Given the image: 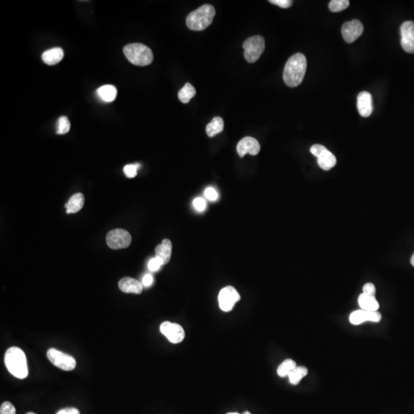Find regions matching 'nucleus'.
<instances>
[{
    "label": "nucleus",
    "instance_id": "obj_7",
    "mask_svg": "<svg viewBox=\"0 0 414 414\" xmlns=\"http://www.w3.org/2000/svg\"><path fill=\"white\" fill-rule=\"evenodd\" d=\"M310 151L317 158V164L324 171H329L337 164L335 156L329 151L324 146L314 144L310 147Z\"/></svg>",
    "mask_w": 414,
    "mask_h": 414
},
{
    "label": "nucleus",
    "instance_id": "obj_1",
    "mask_svg": "<svg viewBox=\"0 0 414 414\" xmlns=\"http://www.w3.org/2000/svg\"><path fill=\"white\" fill-rule=\"evenodd\" d=\"M307 60L302 53H296L289 58L285 66L283 79L286 86L295 88L301 85L306 75Z\"/></svg>",
    "mask_w": 414,
    "mask_h": 414
},
{
    "label": "nucleus",
    "instance_id": "obj_35",
    "mask_svg": "<svg viewBox=\"0 0 414 414\" xmlns=\"http://www.w3.org/2000/svg\"><path fill=\"white\" fill-rule=\"evenodd\" d=\"M56 414H80V412L76 408H69L60 410Z\"/></svg>",
    "mask_w": 414,
    "mask_h": 414
},
{
    "label": "nucleus",
    "instance_id": "obj_24",
    "mask_svg": "<svg viewBox=\"0 0 414 414\" xmlns=\"http://www.w3.org/2000/svg\"><path fill=\"white\" fill-rule=\"evenodd\" d=\"M308 374V369L306 367H296L292 372L289 374V382L293 385H297L299 384L302 379L305 378Z\"/></svg>",
    "mask_w": 414,
    "mask_h": 414
},
{
    "label": "nucleus",
    "instance_id": "obj_34",
    "mask_svg": "<svg viewBox=\"0 0 414 414\" xmlns=\"http://www.w3.org/2000/svg\"><path fill=\"white\" fill-rule=\"evenodd\" d=\"M363 293L368 296H374L376 293L375 286L372 283H367L363 287Z\"/></svg>",
    "mask_w": 414,
    "mask_h": 414
},
{
    "label": "nucleus",
    "instance_id": "obj_9",
    "mask_svg": "<svg viewBox=\"0 0 414 414\" xmlns=\"http://www.w3.org/2000/svg\"><path fill=\"white\" fill-rule=\"evenodd\" d=\"M240 300V296L235 288L226 286L223 288L218 296L219 308L225 312L232 310L234 306Z\"/></svg>",
    "mask_w": 414,
    "mask_h": 414
},
{
    "label": "nucleus",
    "instance_id": "obj_4",
    "mask_svg": "<svg viewBox=\"0 0 414 414\" xmlns=\"http://www.w3.org/2000/svg\"><path fill=\"white\" fill-rule=\"evenodd\" d=\"M127 60L137 66H146L152 63L154 55L147 45L141 43L129 44L123 49Z\"/></svg>",
    "mask_w": 414,
    "mask_h": 414
},
{
    "label": "nucleus",
    "instance_id": "obj_25",
    "mask_svg": "<svg viewBox=\"0 0 414 414\" xmlns=\"http://www.w3.org/2000/svg\"><path fill=\"white\" fill-rule=\"evenodd\" d=\"M296 363L293 360L286 359L279 365L278 368V375L281 378H285L289 375L292 371L296 368Z\"/></svg>",
    "mask_w": 414,
    "mask_h": 414
},
{
    "label": "nucleus",
    "instance_id": "obj_37",
    "mask_svg": "<svg viewBox=\"0 0 414 414\" xmlns=\"http://www.w3.org/2000/svg\"><path fill=\"white\" fill-rule=\"evenodd\" d=\"M411 264L414 267V254L413 255L412 258H411Z\"/></svg>",
    "mask_w": 414,
    "mask_h": 414
},
{
    "label": "nucleus",
    "instance_id": "obj_21",
    "mask_svg": "<svg viewBox=\"0 0 414 414\" xmlns=\"http://www.w3.org/2000/svg\"><path fill=\"white\" fill-rule=\"evenodd\" d=\"M97 95L101 100L105 102H112L117 97V89L112 85H105L102 86L97 90Z\"/></svg>",
    "mask_w": 414,
    "mask_h": 414
},
{
    "label": "nucleus",
    "instance_id": "obj_6",
    "mask_svg": "<svg viewBox=\"0 0 414 414\" xmlns=\"http://www.w3.org/2000/svg\"><path fill=\"white\" fill-rule=\"evenodd\" d=\"M47 357L52 364L65 371L75 369L76 361L72 356L65 354L59 350L50 348L47 352Z\"/></svg>",
    "mask_w": 414,
    "mask_h": 414
},
{
    "label": "nucleus",
    "instance_id": "obj_36",
    "mask_svg": "<svg viewBox=\"0 0 414 414\" xmlns=\"http://www.w3.org/2000/svg\"><path fill=\"white\" fill-rule=\"evenodd\" d=\"M153 281H154V279H153V276H151V275H146V276H144V277L143 278V286H145V287H148V286H150V285H152Z\"/></svg>",
    "mask_w": 414,
    "mask_h": 414
},
{
    "label": "nucleus",
    "instance_id": "obj_33",
    "mask_svg": "<svg viewBox=\"0 0 414 414\" xmlns=\"http://www.w3.org/2000/svg\"><path fill=\"white\" fill-rule=\"evenodd\" d=\"M269 2L279 5V7L282 8H289L291 5H293V1H291V0H270Z\"/></svg>",
    "mask_w": 414,
    "mask_h": 414
},
{
    "label": "nucleus",
    "instance_id": "obj_20",
    "mask_svg": "<svg viewBox=\"0 0 414 414\" xmlns=\"http://www.w3.org/2000/svg\"><path fill=\"white\" fill-rule=\"evenodd\" d=\"M358 304L362 310H370V311H377L379 309L378 303L375 296H368V295H360L358 298Z\"/></svg>",
    "mask_w": 414,
    "mask_h": 414
},
{
    "label": "nucleus",
    "instance_id": "obj_40",
    "mask_svg": "<svg viewBox=\"0 0 414 414\" xmlns=\"http://www.w3.org/2000/svg\"><path fill=\"white\" fill-rule=\"evenodd\" d=\"M35 414V413L29 412V413H28V414Z\"/></svg>",
    "mask_w": 414,
    "mask_h": 414
},
{
    "label": "nucleus",
    "instance_id": "obj_38",
    "mask_svg": "<svg viewBox=\"0 0 414 414\" xmlns=\"http://www.w3.org/2000/svg\"><path fill=\"white\" fill-rule=\"evenodd\" d=\"M227 414H239V413H236V412L232 413H232H228Z\"/></svg>",
    "mask_w": 414,
    "mask_h": 414
},
{
    "label": "nucleus",
    "instance_id": "obj_28",
    "mask_svg": "<svg viewBox=\"0 0 414 414\" xmlns=\"http://www.w3.org/2000/svg\"><path fill=\"white\" fill-rule=\"evenodd\" d=\"M140 164H127L124 167V173L128 178H134L137 176Z\"/></svg>",
    "mask_w": 414,
    "mask_h": 414
},
{
    "label": "nucleus",
    "instance_id": "obj_2",
    "mask_svg": "<svg viewBox=\"0 0 414 414\" xmlns=\"http://www.w3.org/2000/svg\"><path fill=\"white\" fill-rule=\"evenodd\" d=\"M5 367L8 372L18 379H25L29 374L26 356L20 348L10 347L5 354Z\"/></svg>",
    "mask_w": 414,
    "mask_h": 414
},
{
    "label": "nucleus",
    "instance_id": "obj_11",
    "mask_svg": "<svg viewBox=\"0 0 414 414\" xmlns=\"http://www.w3.org/2000/svg\"><path fill=\"white\" fill-rule=\"evenodd\" d=\"M364 32V25L357 19L345 22L341 28L343 38L347 43L355 42Z\"/></svg>",
    "mask_w": 414,
    "mask_h": 414
},
{
    "label": "nucleus",
    "instance_id": "obj_19",
    "mask_svg": "<svg viewBox=\"0 0 414 414\" xmlns=\"http://www.w3.org/2000/svg\"><path fill=\"white\" fill-rule=\"evenodd\" d=\"M85 204V197L83 194H75L71 197L69 202L65 204L66 212L68 214L75 213L80 211L83 208Z\"/></svg>",
    "mask_w": 414,
    "mask_h": 414
},
{
    "label": "nucleus",
    "instance_id": "obj_17",
    "mask_svg": "<svg viewBox=\"0 0 414 414\" xmlns=\"http://www.w3.org/2000/svg\"><path fill=\"white\" fill-rule=\"evenodd\" d=\"M156 257L162 260L164 265L167 264L172 255V243L170 239H164L155 249Z\"/></svg>",
    "mask_w": 414,
    "mask_h": 414
},
{
    "label": "nucleus",
    "instance_id": "obj_13",
    "mask_svg": "<svg viewBox=\"0 0 414 414\" xmlns=\"http://www.w3.org/2000/svg\"><path fill=\"white\" fill-rule=\"evenodd\" d=\"M381 320V313L377 311H370V310H357L351 313L350 315V321L354 325L362 324L365 321H374L379 322Z\"/></svg>",
    "mask_w": 414,
    "mask_h": 414
},
{
    "label": "nucleus",
    "instance_id": "obj_15",
    "mask_svg": "<svg viewBox=\"0 0 414 414\" xmlns=\"http://www.w3.org/2000/svg\"><path fill=\"white\" fill-rule=\"evenodd\" d=\"M357 110L361 116L368 117L372 114L373 100L372 96L368 92H362L357 96Z\"/></svg>",
    "mask_w": 414,
    "mask_h": 414
},
{
    "label": "nucleus",
    "instance_id": "obj_12",
    "mask_svg": "<svg viewBox=\"0 0 414 414\" xmlns=\"http://www.w3.org/2000/svg\"><path fill=\"white\" fill-rule=\"evenodd\" d=\"M401 45L408 53H414V22L407 21L401 27Z\"/></svg>",
    "mask_w": 414,
    "mask_h": 414
},
{
    "label": "nucleus",
    "instance_id": "obj_32",
    "mask_svg": "<svg viewBox=\"0 0 414 414\" xmlns=\"http://www.w3.org/2000/svg\"><path fill=\"white\" fill-rule=\"evenodd\" d=\"M194 208L197 209V211H199V212H203V211L205 210L206 207H207V204H206V201H204L203 198H196L194 201Z\"/></svg>",
    "mask_w": 414,
    "mask_h": 414
},
{
    "label": "nucleus",
    "instance_id": "obj_22",
    "mask_svg": "<svg viewBox=\"0 0 414 414\" xmlns=\"http://www.w3.org/2000/svg\"><path fill=\"white\" fill-rule=\"evenodd\" d=\"M224 128V121L222 117H215L212 119L209 124H207L206 127L207 135L212 137L217 134L222 132Z\"/></svg>",
    "mask_w": 414,
    "mask_h": 414
},
{
    "label": "nucleus",
    "instance_id": "obj_14",
    "mask_svg": "<svg viewBox=\"0 0 414 414\" xmlns=\"http://www.w3.org/2000/svg\"><path fill=\"white\" fill-rule=\"evenodd\" d=\"M260 144L256 139L253 137H246L242 138L237 144V152L241 157H243L246 154L251 155H257L260 151Z\"/></svg>",
    "mask_w": 414,
    "mask_h": 414
},
{
    "label": "nucleus",
    "instance_id": "obj_27",
    "mask_svg": "<svg viewBox=\"0 0 414 414\" xmlns=\"http://www.w3.org/2000/svg\"><path fill=\"white\" fill-rule=\"evenodd\" d=\"M71 128L70 121L66 116L59 117L57 123V134H65L69 132Z\"/></svg>",
    "mask_w": 414,
    "mask_h": 414
},
{
    "label": "nucleus",
    "instance_id": "obj_23",
    "mask_svg": "<svg viewBox=\"0 0 414 414\" xmlns=\"http://www.w3.org/2000/svg\"><path fill=\"white\" fill-rule=\"evenodd\" d=\"M196 96V89L191 83H186L185 86L178 93L179 100L182 103L187 104Z\"/></svg>",
    "mask_w": 414,
    "mask_h": 414
},
{
    "label": "nucleus",
    "instance_id": "obj_3",
    "mask_svg": "<svg viewBox=\"0 0 414 414\" xmlns=\"http://www.w3.org/2000/svg\"><path fill=\"white\" fill-rule=\"evenodd\" d=\"M215 15L214 7L209 4H206L187 15L186 20L187 27L191 30H204L211 25Z\"/></svg>",
    "mask_w": 414,
    "mask_h": 414
},
{
    "label": "nucleus",
    "instance_id": "obj_10",
    "mask_svg": "<svg viewBox=\"0 0 414 414\" xmlns=\"http://www.w3.org/2000/svg\"><path fill=\"white\" fill-rule=\"evenodd\" d=\"M161 332L173 344H179L184 341L185 331L182 326L171 321H164L160 327Z\"/></svg>",
    "mask_w": 414,
    "mask_h": 414
},
{
    "label": "nucleus",
    "instance_id": "obj_5",
    "mask_svg": "<svg viewBox=\"0 0 414 414\" xmlns=\"http://www.w3.org/2000/svg\"><path fill=\"white\" fill-rule=\"evenodd\" d=\"M244 56L249 63H254L260 58L265 50V39L260 35L250 37L243 42Z\"/></svg>",
    "mask_w": 414,
    "mask_h": 414
},
{
    "label": "nucleus",
    "instance_id": "obj_18",
    "mask_svg": "<svg viewBox=\"0 0 414 414\" xmlns=\"http://www.w3.org/2000/svg\"><path fill=\"white\" fill-rule=\"evenodd\" d=\"M63 58V49L59 47H55L53 49L45 51L42 55V61L48 65H56L59 63Z\"/></svg>",
    "mask_w": 414,
    "mask_h": 414
},
{
    "label": "nucleus",
    "instance_id": "obj_8",
    "mask_svg": "<svg viewBox=\"0 0 414 414\" xmlns=\"http://www.w3.org/2000/svg\"><path fill=\"white\" fill-rule=\"evenodd\" d=\"M131 240L130 234L121 229L110 231L106 237L107 246L112 249H125L130 246Z\"/></svg>",
    "mask_w": 414,
    "mask_h": 414
},
{
    "label": "nucleus",
    "instance_id": "obj_31",
    "mask_svg": "<svg viewBox=\"0 0 414 414\" xmlns=\"http://www.w3.org/2000/svg\"><path fill=\"white\" fill-rule=\"evenodd\" d=\"M204 194H205V197H207V199L210 201H215L219 197L218 193L212 187H208L207 189H206Z\"/></svg>",
    "mask_w": 414,
    "mask_h": 414
},
{
    "label": "nucleus",
    "instance_id": "obj_16",
    "mask_svg": "<svg viewBox=\"0 0 414 414\" xmlns=\"http://www.w3.org/2000/svg\"><path fill=\"white\" fill-rule=\"evenodd\" d=\"M119 289L125 293L139 295L142 293L143 286L141 282L132 278L125 277L120 279L118 283Z\"/></svg>",
    "mask_w": 414,
    "mask_h": 414
},
{
    "label": "nucleus",
    "instance_id": "obj_29",
    "mask_svg": "<svg viewBox=\"0 0 414 414\" xmlns=\"http://www.w3.org/2000/svg\"><path fill=\"white\" fill-rule=\"evenodd\" d=\"M15 407L10 402H4L0 408V414H15Z\"/></svg>",
    "mask_w": 414,
    "mask_h": 414
},
{
    "label": "nucleus",
    "instance_id": "obj_30",
    "mask_svg": "<svg viewBox=\"0 0 414 414\" xmlns=\"http://www.w3.org/2000/svg\"><path fill=\"white\" fill-rule=\"evenodd\" d=\"M162 266H164L162 260L157 257L151 259L148 263L149 269L150 271H152V272H156V271L159 270L160 268Z\"/></svg>",
    "mask_w": 414,
    "mask_h": 414
},
{
    "label": "nucleus",
    "instance_id": "obj_39",
    "mask_svg": "<svg viewBox=\"0 0 414 414\" xmlns=\"http://www.w3.org/2000/svg\"><path fill=\"white\" fill-rule=\"evenodd\" d=\"M243 414H250V413L249 412V411H246V412L243 413Z\"/></svg>",
    "mask_w": 414,
    "mask_h": 414
},
{
    "label": "nucleus",
    "instance_id": "obj_26",
    "mask_svg": "<svg viewBox=\"0 0 414 414\" xmlns=\"http://www.w3.org/2000/svg\"><path fill=\"white\" fill-rule=\"evenodd\" d=\"M349 5L348 0H332L329 3V8L331 12H338L344 10Z\"/></svg>",
    "mask_w": 414,
    "mask_h": 414
}]
</instances>
